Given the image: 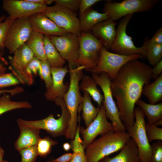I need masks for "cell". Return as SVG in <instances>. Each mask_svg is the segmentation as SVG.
I'll return each mask as SVG.
<instances>
[{"instance_id": "836d02e7", "label": "cell", "mask_w": 162, "mask_h": 162, "mask_svg": "<svg viewBox=\"0 0 162 162\" xmlns=\"http://www.w3.org/2000/svg\"><path fill=\"white\" fill-rule=\"evenodd\" d=\"M14 20L9 16L6 18L4 15L0 17V59L6 63L7 62L2 56V52L5 48L4 42L7 32Z\"/></svg>"}, {"instance_id": "44dd1931", "label": "cell", "mask_w": 162, "mask_h": 162, "mask_svg": "<svg viewBox=\"0 0 162 162\" xmlns=\"http://www.w3.org/2000/svg\"><path fill=\"white\" fill-rule=\"evenodd\" d=\"M13 53L10 61L14 69L10 68L15 75L24 70L34 56L26 44L19 47Z\"/></svg>"}, {"instance_id": "816d5d0a", "label": "cell", "mask_w": 162, "mask_h": 162, "mask_svg": "<svg viewBox=\"0 0 162 162\" xmlns=\"http://www.w3.org/2000/svg\"><path fill=\"white\" fill-rule=\"evenodd\" d=\"M0 162H9L8 161H6V160H3L2 161H1Z\"/></svg>"}, {"instance_id": "f35d334b", "label": "cell", "mask_w": 162, "mask_h": 162, "mask_svg": "<svg viewBox=\"0 0 162 162\" xmlns=\"http://www.w3.org/2000/svg\"><path fill=\"white\" fill-rule=\"evenodd\" d=\"M20 83L19 80L11 73L0 74V88L16 85Z\"/></svg>"}, {"instance_id": "30bf717a", "label": "cell", "mask_w": 162, "mask_h": 162, "mask_svg": "<svg viewBox=\"0 0 162 162\" xmlns=\"http://www.w3.org/2000/svg\"><path fill=\"white\" fill-rule=\"evenodd\" d=\"M132 14L124 17L120 21L117 29L115 40L110 49L113 53L128 56L138 54L146 56V45L145 41L141 47L136 46L131 37L126 33L127 25L132 17Z\"/></svg>"}, {"instance_id": "c3c4849f", "label": "cell", "mask_w": 162, "mask_h": 162, "mask_svg": "<svg viewBox=\"0 0 162 162\" xmlns=\"http://www.w3.org/2000/svg\"><path fill=\"white\" fill-rule=\"evenodd\" d=\"M6 70V68L0 62V74L5 73Z\"/></svg>"}, {"instance_id": "ac0fdd59", "label": "cell", "mask_w": 162, "mask_h": 162, "mask_svg": "<svg viewBox=\"0 0 162 162\" xmlns=\"http://www.w3.org/2000/svg\"><path fill=\"white\" fill-rule=\"evenodd\" d=\"M116 25L115 21L109 19L96 24L91 31L90 32L108 50L110 49L115 38Z\"/></svg>"}, {"instance_id": "5b68a950", "label": "cell", "mask_w": 162, "mask_h": 162, "mask_svg": "<svg viewBox=\"0 0 162 162\" xmlns=\"http://www.w3.org/2000/svg\"><path fill=\"white\" fill-rule=\"evenodd\" d=\"M92 77L100 87L103 93L102 104L105 110L107 118L111 122L114 130L125 131L126 128L122 123L116 104L114 100L111 89V79L107 74L104 72L99 74H92Z\"/></svg>"}, {"instance_id": "603a6c76", "label": "cell", "mask_w": 162, "mask_h": 162, "mask_svg": "<svg viewBox=\"0 0 162 162\" xmlns=\"http://www.w3.org/2000/svg\"><path fill=\"white\" fill-rule=\"evenodd\" d=\"M142 94L146 97L149 104H155L162 100V74L151 83L145 85Z\"/></svg>"}, {"instance_id": "8d00e7d4", "label": "cell", "mask_w": 162, "mask_h": 162, "mask_svg": "<svg viewBox=\"0 0 162 162\" xmlns=\"http://www.w3.org/2000/svg\"><path fill=\"white\" fill-rule=\"evenodd\" d=\"M19 152L21 156V162H35L38 156L36 146L23 149Z\"/></svg>"}, {"instance_id": "cb8c5ba5", "label": "cell", "mask_w": 162, "mask_h": 162, "mask_svg": "<svg viewBox=\"0 0 162 162\" xmlns=\"http://www.w3.org/2000/svg\"><path fill=\"white\" fill-rule=\"evenodd\" d=\"M136 104L144 112L147 117V123L151 125L154 124L158 120L162 119V103L155 104H148L140 99Z\"/></svg>"}, {"instance_id": "bcb514c9", "label": "cell", "mask_w": 162, "mask_h": 162, "mask_svg": "<svg viewBox=\"0 0 162 162\" xmlns=\"http://www.w3.org/2000/svg\"><path fill=\"white\" fill-rule=\"evenodd\" d=\"M28 1L34 3L45 4L47 6V5L51 4L54 2V0H28Z\"/></svg>"}, {"instance_id": "d6986e66", "label": "cell", "mask_w": 162, "mask_h": 162, "mask_svg": "<svg viewBox=\"0 0 162 162\" xmlns=\"http://www.w3.org/2000/svg\"><path fill=\"white\" fill-rule=\"evenodd\" d=\"M18 126L20 134L14 143L15 149L19 152L23 149L36 146L41 138L40 130L23 125Z\"/></svg>"}, {"instance_id": "8fae6325", "label": "cell", "mask_w": 162, "mask_h": 162, "mask_svg": "<svg viewBox=\"0 0 162 162\" xmlns=\"http://www.w3.org/2000/svg\"><path fill=\"white\" fill-rule=\"evenodd\" d=\"M43 13L68 33L78 36L80 34L79 20L75 12L56 4L47 6Z\"/></svg>"}, {"instance_id": "f1b7e54d", "label": "cell", "mask_w": 162, "mask_h": 162, "mask_svg": "<svg viewBox=\"0 0 162 162\" xmlns=\"http://www.w3.org/2000/svg\"><path fill=\"white\" fill-rule=\"evenodd\" d=\"M81 108L82 118L86 128L96 117L99 111L100 108L96 107L93 105L90 96L86 92H83Z\"/></svg>"}, {"instance_id": "8992f818", "label": "cell", "mask_w": 162, "mask_h": 162, "mask_svg": "<svg viewBox=\"0 0 162 162\" xmlns=\"http://www.w3.org/2000/svg\"><path fill=\"white\" fill-rule=\"evenodd\" d=\"M159 0H124L120 2L108 1L105 3L103 13L113 21L139 12L151 10Z\"/></svg>"}, {"instance_id": "7c38bea8", "label": "cell", "mask_w": 162, "mask_h": 162, "mask_svg": "<svg viewBox=\"0 0 162 162\" xmlns=\"http://www.w3.org/2000/svg\"><path fill=\"white\" fill-rule=\"evenodd\" d=\"M32 31L28 17L14 20L7 32L4 42V48L10 54L13 53L26 44Z\"/></svg>"}, {"instance_id": "6da1fadb", "label": "cell", "mask_w": 162, "mask_h": 162, "mask_svg": "<svg viewBox=\"0 0 162 162\" xmlns=\"http://www.w3.org/2000/svg\"><path fill=\"white\" fill-rule=\"evenodd\" d=\"M152 68L137 59L131 60L121 68L111 82L112 94L126 130L134 123L135 105L140 99L144 86L152 79Z\"/></svg>"}, {"instance_id": "b9f144b4", "label": "cell", "mask_w": 162, "mask_h": 162, "mask_svg": "<svg viewBox=\"0 0 162 162\" xmlns=\"http://www.w3.org/2000/svg\"><path fill=\"white\" fill-rule=\"evenodd\" d=\"M147 41L148 43L151 44H162V28H160L152 38L147 40Z\"/></svg>"}, {"instance_id": "2e32d148", "label": "cell", "mask_w": 162, "mask_h": 162, "mask_svg": "<svg viewBox=\"0 0 162 162\" xmlns=\"http://www.w3.org/2000/svg\"><path fill=\"white\" fill-rule=\"evenodd\" d=\"M28 19L32 31L44 36H61L69 33L58 26L43 13L32 15Z\"/></svg>"}, {"instance_id": "277c9868", "label": "cell", "mask_w": 162, "mask_h": 162, "mask_svg": "<svg viewBox=\"0 0 162 162\" xmlns=\"http://www.w3.org/2000/svg\"><path fill=\"white\" fill-rule=\"evenodd\" d=\"M54 101L61 109V115L58 119H56L52 114L38 120L28 121L19 118L17 120L18 125L44 130L54 137L64 135L70 121V113L63 98H57Z\"/></svg>"}, {"instance_id": "4fadbf2b", "label": "cell", "mask_w": 162, "mask_h": 162, "mask_svg": "<svg viewBox=\"0 0 162 162\" xmlns=\"http://www.w3.org/2000/svg\"><path fill=\"white\" fill-rule=\"evenodd\" d=\"M99 107L97 116L90 124L86 128L82 127L80 128V133L83 139L82 145L84 150L98 135H103L114 130L111 123L107 119L103 104H102Z\"/></svg>"}, {"instance_id": "ab89813d", "label": "cell", "mask_w": 162, "mask_h": 162, "mask_svg": "<svg viewBox=\"0 0 162 162\" xmlns=\"http://www.w3.org/2000/svg\"><path fill=\"white\" fill-rule=\"evenodd\" d=\"M80 0H54L56 4L74 12L79 9Z\"/></svg>"}, {"instance_id": "3957f363", "label": "cell", "mask_w": 162, "mask_h": 162, "mask_svg": "<svg viewBox=\"0 0 162 162\" xmlns=\"http://www.w3.org/2000/svg\"><path fill=\"white\" fill-rule=\"evenodd\" d=\"M130 138L126 131H110L94 140L86 148L88 162H100L105 157L121 150Z\"/></svg>"}, {"instance_id": "f6af8a7d", "label": "cell", "mask_w": 162, "mask_h": 162, "mask_svg": "<svg viewBox=\"0 0 162 162\" xmlns=\"http://www.w3.org/2000/svg\"><path fill=\"white\" fill-rule=\"evenodd\" d=\"M74 156L73 153H66L56 159L50 161L52 162H69Z\"/></svg>"}, {"instance_id": "d590c367", "label": "cell", "mask_w": 162, "mask_h": 162, "mask_svg": "<svg viewBox=\"0 0 162 162\" xmlns=\"http://www.w3.org/2000/svg\"><path fill=\"white\" fill-rule=\"evenodd\" d=\"M145 130L149 142L154 140H162V128L146 122Z\"/></svg>"}, {"instance_id": "7a4b0ae2", "label": "cell", "mask_w": 162, "mask_h": 162, "mask_svg": "<svg viewBox=\"0 0 162 162\" xmlns=\"http://www.w3.org/2000/svg\"><path fill=\"white\" fill-rule=\"evenodd\" d=\"M70 82L68 89L63 99L70 113V119L64 135L67 139L73 140L77 128L78 112L82 105V96L80 92L79 82L83 75L84 68L75 62L69 63Z\"/></svg>"}, {"instance_id": "ba28073f", "label": "cell", "mask_w": 162, "mask_h": 162, "mask_svg": "<svg viewBox=\"0 0 162 162\" xmlns=\"http://www.w3.org/2000/svg\"><path fill=\"white\" fill-rule=\"evenodd\" d=\"M134 115V123L126 130L136 145L141 162H151V145L148 141L145 130V114L138 106L135 108Z\"/></svg>"}, {"instance_id": "681fc988", "label": "cell", "mask_w": 162, "mask_h": 162, "mask_svg": "<svg viewBox=\"0 0 162 162\" xmlns=\"http://www.w3.org/2000/svg\"><path fill=\"white\" fill-rule=\"evenodd\" d=\"M4 151L3 149L0 146V162L3 160Z\"/></svg>"}, {"instance_id": "5bb4252c", "label": "cell", "mask_w": 162, "mask_h": 162, "mask_svg": "<svg viewBox=\"0 0 162 162\" xmlns=\"http://www.w3.org/2000/svg\"><path fill=\"white\" fill-rule=\"evenodd\" d=\"M47 7L28 0H4L2 3V8L13 20L28 17L34 14L43 13Z\"/></svg>"}, {"instance_id": "4316f807", "label": "cell", "mask_w": 162, "mask_h": 162, "mask_svg": "<svg viewBox=\"0 0 162 162\" xmlns=\"http://www.w3.org/2000/svg\"><path fill=\"white\" fill-rule=\"evenodd\" d=\"M41 62L34 56L24 70L15 75L16 78L22 84H32L34 81L33 75H37L38 73L41 68Z\"/></svg>"}, {"instance_id": "e0dca14e", "label": "cell", "mask_w": 162, "mask_h": 162, "mask_svg": "<svg viewBox=\"0 0 162 162\" xmlns=\"http://www.w3.org/2000/svg\"><path fill=\"white\" fill-rule=\"evenodd\" d=\"M52 84L47 89L44 96L48 100L54 101L57 98H63L69 87L68 83L64 84V77L68 72L67 67L62 68H51Z\"/></svg>"}, {"instance_id": "f907efd6", "label": "cell", "mask_w": 162, "mask_h": 162, "mask_svg": "<svg viewBox=\"0 0 162 162\" xmlns=\"http://www.w3.org/2000/svg\"><path fill=\"white\" fill-rule=\"evenodd\" d=\"M153 125L157 127L159 126H161L162 125V119L158 120Z\"/></svg>"}, {"instance_id": "7402d4cb", "label": "cell", "mask_w": 162, "mask_h": 162, "mask_svg": "<svg viewBox=\"0 0 162 162\" xmlns=\"http://www.w3.org/2000/svg\"><path fill=\"white\" fill-rule=\"evenodd\" d=\"M109 19L106 13H100L91 7L80 15L79 19L81 32H91L92 28L98 23Z\"/></svg>"}, {"instance_id": "e575fe53", "label": "cell", "mask_w": 162, "mask_h": 162, "mask_svg": "<svg viewBox=\"0 0 162 162\" xmlns=\"http://www.w3.org/2000/svg\"><path fill=\"white\" fill-rule=\"evenodd\" d=\"M51 68L47 60L41 61V68L38 73L41 79L44 81L47 89L50 88L52 84Z\"/></svg>"}, {"instance_id": "7bdbcfd3", "label": "cell", "mask_w": 162, "mask_h": 162, "mask_svg": "<svg viewBox=\"0 0 162 162\" xmlns=\"http://www.w3.org/2000/svg\"><path fill=\"white\" fill-rule=\"evenodd\" d=\"M24 91L23 88L20 86H17L10 89H0V94L4 93H9L11 97L22 92Z\"/></svg>"}, {"instance_id": "74e56055", "label": "cell", "mask_w": 162, "mask_h": 162, "mask_svg": "<svg viewBox=\"0 0 162 162\" xmlns=\"http://www.w3.org/2000/svg\"><path fill=\"white\" fill-rule=\"evenodd\" d=\"M151 162H162V142L157 140L151 145Z\"/></svg>"}, {"instance_id": "d4e9b609", "label": "cell", "mask_w": 162, "mask_h": 162, "mask_svg": "<svg viewBox=\"0 0 162 162\" xmlns=\"http://www.w3.org/2000/svg\"><path fill=\"white\" fill-rule=\"evenodd\" d=\"M44 50L47 61L51 68H62L65 61L51 42L49 36H44Z\"/></svg>"}, {"instance_id": "1f68e13d", "label": "cell", "mask_w": 162, "mask_h": 162, "mask_svg": "<svg viewBox=\"0 0 162 162\" xmlns=\"http://www.w3.org/2000/svg\"><path fill=\"white\" fill-rule=\"evenodd\" d=\"M145 42L146 45V56L150 64L154 66L162 58V44H151Z\"/></svg>"}, {"instance_id": "83f0119b", "label": "cell", "mask_w": 162, "mask_h": 162, "mask_svg": "<svg viewBox=\"0 0 162 162\" xmlns=\"http://www.w3.org/2000/svg\"><path fill=\"white\" fill-rule=\"evenodd\" d=\"M82 79L80 89L87 92L99 107L102 103L104 97L97 87V82L92 77L88 76L83 75Z\"/></svg>"}, {"instance_id": "7dc6e473", "label": "cell", "mask_w": 162, "mask_h": 162, "mask_svg": "<svg viewBox=\"0 0 162 162\" xmlns=\"http://www.w3.org/2000/svg\"><path fill=\"white\" fill-rule=\"evenodd\" d=\"M63 148L64 151H69L71 148V145L68 142L64 143L63 145Z\"/></svg>"}, {"instance_id": "ee69618b", "label": "cell", "mask_w": 162, "mask_h": 162, "mask_svg": "<svg viewBox=\"0 0 162 162\" xmlns=\"http://www.w3.org/2000/svg\"><path fill=\"white\" fill-rule=\"evenodd\" d=\"M152 79H156L162 74V59L152 68Z\"/></svg>"}, {"instance_id": "484cf974", "label": "cell", "mask_w": 162, "mask_h": 162, "mask_svg": "<svg viewBox=\"0 0 162 162\" xmlns=\"http://www.w3.org/2000/svg\"><path fill=\"white\" fill-rule=\"evenodd\" d=\"M44 36L43 34L32 31L25 44L34 56L41 61L47 60L44 50Z\"/></svg>"}, {"instance_id": "f5cc1de1", "label": "cell", "mask_w": 162, "mask_h": 162, "mask_svg": "<svg viewBox=\"0 0 162 162\" xmlns=\"http://www.w3.org/2000/svg\"><path fill=\"white\" fill-rule=\"evenodd\" d=\"M43 162H51L50 160V161H46Z\"/></svg>"}, {"instance_id": "52a82bcc", "label": "cell", "mask_w": 162, "mask_h": 162, "mask_svg": "<svg viewBox=\"0 0 162 162\" xmlns=\"http://www.w3.org/2000/svg\"><path fill=\"white\" fill-rule=\"evenodd\" d=\"M79 39V56L76 63L88 71L98 64L100 51L103 46L100 41L90 32H81Z\"/></svg>"}, {"instance_id": "ffe728a7", "label": "cell", "mask_w": 162, "mask_h": 162, "mask_svg": "<svg viewBox=\"0 0 162 162\" xmlns=\"http://www.w3.org/2000/svg\"><path fill=\"white\" fill-rule=\"evenodd\" d=\"M100 162H141L139 158L137 147L132 139H130L115 156L106 157Z\"/></svg>"}, {"instance_id": "9c48e42d", "label": "cell", "mask_w": 162, "mask_h": 162, "mask_svg": "<svg viewBox=\"0 0 162 162\" xmlns=\"http://www.w3.org/2000/svg\"><path fill=\"white\" fill-rule=\"evenodd\" d=\"M141 56L138 54L128 56L120 55L110 52L103 46L100 51L98 62L90 72L97 74L106 73L112 80L125 64L130 61L137 59Z\"/></svg>"}, {"instance_id": "f546056e", "label": "cell", "mask_w": 162, "mask_h": 162, "mask_svg": "<svg viewBox=\"0 0 162 162\" xmlns=\"http://www.w3.org/2000/svg\"><path fill=\"white\" fill-rule=\"evenodd\" d=\"M11 96L4 93L0 97V115L8 111L19 109H28L32 107L30 103L27 101H12Z\"/></svg>"}, {"instance_id": "60d3db41", "label": "cell", "mask_w": 162, "mask_h": 162, "mask_svg": "<svg viewBox=\"0 0 162 162\" xmlns=\"http://www.w3.org/2000/svg\"><path fill=\"white\" fill-rule=\"evenodd\" d=\"M100 1L101 0H80L79 9L80 15L95 3Z\"/></svg>"}, {"instance_id": "d6a6232c", "label": "cell", "mask_w": 162, "mask_h": 162, "mask_svg": "<svg viewBox=\"0 0 162 162\" xmlns=\"http://www.w3.org/2000/svg\"><path fill=\"white\" fill-rule=\"evenodd\" d=\"M58 144L56 141L49 136L41 138L36 145L38 156L42 158H45L52 151L53 146Z\"/></svg>"}, {"instance_id": "4dcf8cb0", "label": "cell", "mask_w": 162, "mask_h": 162, "mask_svg": "<svg viewBox=\"0 0 162 162\" xmlns=\"http://www.w3.org/2000/svg\"><path fill=\"white\" fill-rule=\"evenodd\" d=\"M80 126L77 127L75 137L71 142L74 156L69 162H88L82 146V140L80 137Z\"/></svg>"}, {"instance_id": "9a60e30c", "label": "cell", "mask_w": 162, "mask_h": 162, "mask_svg": "<svg viewBox=\"0 0 162 162\" xmlns=\"http://www.w3.org/2000/svg\"><path fill=\"white\" fill-rule=\"evenodd\" d=\"M50 40L65 61L74 62L77 59L79 50L78 36L69 33L61 36H49Z\"/></svg>"}]
</instances>
